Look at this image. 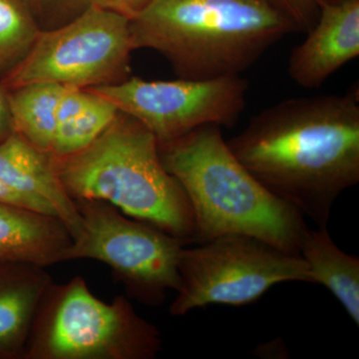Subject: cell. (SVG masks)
Instances as JSON below:
<instances>
[{
  "label": "cell",
  "mask_w": 359,
  "mask_h": 359,
  "mask_svg": "<svg viewBox=\"0 0 359 359\" xmlns=\"http://www.w3.org/2000/svg\"><path fill=\"white\" fill-rule=\"evenodd\" d=\"M226 143L271 193L325 226L335 201L359 182L358 91L282 101Z\"/></svg>",
  "instance_id": "6da1fadb"
},
{
  "label": "cell",
  "mask_w": 359,
  "mask_h": 359,
  "mask_svg": "<svg viewBox=\"0 0 359 359\" xmlns=\"http://www.w3.org/2000/svg\"><path fill=\"white\" fill-rule=\"evenodd\" d=\"M135 50L164 56L182 79L241 75L297 26L275 0H156L130 20Z\"/></svg>",
  "instance_id": "7a4b0ae2"
},
{
  "label": "cell",
  "mask_w": 359,
  "mask_h": 359,
  "mask_svg": "<svg viewBox=\"0 0 359 359\" xmlns=\"http://www.w3.org/2000/svg\"><path fill=\"white\" fill-rule=\"evenodd\" d=\"M163 166L179 182L195 219V243L241 233L299 256L304 216L252 176L231 152L221 127L205 125L158 144Z\"/></svg>",
  "instance_id": "3957f363"
},
{
  "label": "cell",
  "mask_w": 359,
  "mask_h": 359,
  "mask_svg": "<svg viewBox=\"0 0 359 359\" xmlns=\"http://www.w3.org/2000/svg\"><path fill=\"white\" fill-rule=\"evenodd\" d=\"M54 159L73 201H104L187 244L195 243L185 192L163 166L154 135L131 116L119 112L83 150Z\"/></svg>",
  "instance_id": "277c9868"
},
{
  "label": "cell",
  "mask_w": 359,
  "mask_h": 359,
  "mask_svg": "<svg viewBox=\"0 0 359 359\" xmlns=\"http://www.w3.org/2000/svg\"><path fill=\"white\" fill-rule=\"evenodd\" d=\"M161 348L158 328L124 295L104 302L78 276L45 290L25 359H153Z\"/></svg>",
  "instance_id": "5b68a950"
},
{
  "label": "cell",
  "mask_w": 359,
  "mask_h": 359,
  "mask_svg": "<svg viewBox=\"0 0 359 359\" xmlns=\"http://www.w3.org/2000/svg\"><path fill=\"white\" fill-rule=\"evenodd\" d=\"M179 273L180 287L169 309L173 316L209 304H252L278 283H313L301 256L241 233L219 236L190 249L184 247Z\"/></svg>",
  "instance_id": "8992f818"
},
{
  "label": "cell",
  "mask_w": 359,
  "mask_h": 359,
  "mask_svg": "<svg viewBox=\"0 0 359 359\" xmlns=\"http://www.w3.org/2000/svg\"><path fill=\"white\" fill-rule=\"evenodd\" d=\"M83 222L81 235L59 257L61 262L95 259L138 301L157 306L180 287L179 261L187 243L152 224L123 216L100 200H74Z\"/></svg>",
  "instance_id": "52a82bcc"
},
{
  "label": "cell",
  "mask_w": 359,
  "mask_h": 359,
  "mask_svg": "<svg viewBox=\"0 0 359 359\" xmlns=\"http://www.w3.org/2000/svg\"><path fill=\"white\" fill-rule=\"evenodd\" d=\"M134 50L128 18L92 6L67 25L41 32L0 82L7 90L40 82L82 89L117 84L131 77Z\"/></svg>",
  "instance_id": "ba28073f"
},
{
  "label": "cell",
  "mask_w": 359,
  "mask_h": 359,
  "mask_svg": "<svg viewBox=\"0 0 359 359\" xmlns=\"http://www.w3.org/2000/svg\"><path fill=\"white\" fill-rule=\"evenodd\" d=\"M249 83L241 75L211 79L148 81L129 77L90 88L151 132L158 144L205 125L233 127L245 110Z\"/></svg>",
  "instance_id": "9c48e42d"
},
{
  "label": "cell",
  "mask_w": 359,
  "mask_h": 359,
  "mask_svg": "<svg viewBox=\"0 0 359 359\" xmlns=\"http://www.w3.org/2000/svg\"><path fill=\"white\" fill-rule=\"evenodd\" d=\"M318 4V20L290 52L287 65L290 77L309 89L320 87L359 55V0Z\"/></svg>",
  "instance_id": "30bf717a"
},
{
  "label": "cell",
  "mask_w": 359,
  "mask_h": 359,
  "mask_svg": "<svg viewBox=\"0 0 359 359\" xmlns=\"http://www.w3.org/2000/svg\"><path fill=\"white\" fill-rule=\"evenodd\" d=\"M0 179L15 192L51 207L72 241L81 235L83 222L50 152L35 147L14 132L0 142Z\"/></svg>",
  "instance_id": "8fae6325"
},
{
  "label": "cell",
  "mask_w": 359,
  "mask_h": 359,
  "mask_svg": "<svg viewBox=\"0 0 359 359\" xmlns=\"http://www.w3.org/2000/svg\"><path fill=\"white\" fill-rule=\"evenodd\" d=\"M52 282L45 266L0 261V359H25L33 318Z\"/></svg>",
  "instance_id": "7c38bea8"
},
{
  "label": "cell",
  "mask_w": 359,
  "mask_h": 359,
  "mask_svg": "<svg viewBox=\"0 0 359 359\" xmlns=\"http://www.w3.org/2000/svg\"><path fill=\"white\" fill-rule=\"evenodd\" d=\"M72 243L58 218L20 205L0 202V261L49 266Z\"/></svg>",
  "instance_id": "4fadbf2b"
},
{
  "label": "cell",
  "mask_w": 359,
  "mask_h": 359,
  "mask_svg": "<svg viewBox=\"0 0 359 359\" xmlns=\"http://www.w3.org/2000/svg\"><path fill=\"white\" fill-rule=\"evenodd\" d=\"M299 256L308 264L313 283H320L337 297L359 325V259L340 250L325 226L309 230Z\"/></svg>",
  "instance_id": "5bb4252c"
},
{
  "label": "cell",
  "mask_w": 359,
  "mask_h": 359,
  "mask_svg": "<svg viewBox=\"0 0 359 359\" xmlns=\"http://www.w3.org/2000/svg\"><path fill=\"white\" fill-rule=\"evenodd\" d=\"M66 86L32 83L8 90L14 131L41 150L50 152L57 128V111Z\"/></svg>",
  "instance_id": "9a60e30c"
},
{
  "label": "cell",
  "mask_w": 359,
  "mask_h": 359,
  "mask_svg": "<svg viewBox=\"0 0 359 359\" xmlns=\"http://www.w3.org/2000/svg\"><path fill=\"white\" fill-rule=\"evenodd\" d=\"M91 92V98L83 109L57 125L51 150L54 158L66 157L83 150L96 140L119 114L120 111L114 104Z\"/></svg>",
  "instance_id": "2e32d148"
},
{
  "label": "cell",
  "mask_w": 359,
  "mask_h": 359,
  "mask_svg": "<svg viewBox=\"0 0 359 359\" xmlns=\"http://www.w3.org/2000/svg\"><path fill=\"white\" fill-rule=\"evenodd\" d=\"M40 33L26 0H0V79L22 62Z\"/></svg>",
  "instance_id": "e0dca14e"
},
{
  "label": "cell",
  "mask_w": 359,
  "mask_h": 359,
  "mask_svg": "<svg viewBox=\"0 0 359 359\" xmlns=\"http://www.w3.org/2000/svg\"><path fill=\"white\" fill-rule=\"evenodd\" d=\"M41 32L74 20L93 6V0H26Z\"/></svg>",
  "instance_id": "ac0fdd59"
},
{
  "label": "cell",
  "mask_w": 359,
  "mask_h": 359,
  "mask_svg": "<svg viewBox=\"0 0 359 359\" xmlns=\"http://www.w3.org/2000/svg\"><path fill=\"white\" fill-rule=\"evenodd\" d=\"M289 15L299 32H309L318 20L320 8L316 0H275Z\"/></svg>",
  "instance_id": "d6986e66"
},
{
  "label": "cell",
  "mask_w": 359,
  "mask_h": 359,
  "mask_svg": "<svg viewBox=\"0 0 359 359\" xmlns=\"http://www.w3.org/2000/svg\"><path fill=\"white\" fill-rule=\"evenodd\" d=\"M155 1L156 0H93V6L113 11L132 20Z\"/></svg>",
  "instance_id": "ffe728a7"
},
{
  "label": "cell",
  "mask_w": 359,
  "mask_h": 359,
  "mask_svg": "<svg viewBox=\"0 0 359 359\" xmlns=\"http://www.w3.org/2000/svg\"><path fill=\"white\" fill-rule=\"evenodd\" d=\"M0 202L20 205V207L26 208V209L33 210V211L58 218L55 211L51 207L41 204V203L29 199V198L21 195V194L15 192L11 187L6 185L1 179H0Z\"/></svg>",
  "instance_id": "44dd1931"
},
{
  "label": "cell",
  "mask_w": 359,
  "mask_h": 359,
  "mask_svg": "<svg viewBox=\"0 0 359 359\" xmlns=\"http://www.w3.org/2000/svg\"><path fill=\"white\" fill-rule=\"evenodd\" d=\"M13 114L9 103L8 90L0 82V142L14 133Z\"/></svg>",
  "instance_id": "7402d4cb"
},
{
  "label": "cell",
  "mask_w": 359,
  "mask_h": 359,
  "mask_svg": "<svg viewBox=\"0 0 359 359\" xmlns=\"http://www.w3.org/2000/svg\"><path fill=\"white\" fill-rule=\"evenodd\" d=\"M327 2V4H340V2L346 1V0H316V2Z\"/></svg>",
  "instance_id": "603a6c76"
}]
</instances>
